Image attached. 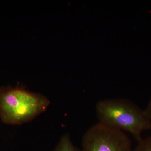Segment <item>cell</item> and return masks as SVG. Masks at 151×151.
I'll list each match as a JSON object with an SVG mask.
<instances>
[{
  "instance_id": "obj_4",
  "label": "cell",
  "mask_w": 151,
  "mask_h": 151,
  "mask_svg": "<svg viewBox=\"0 0 151 151\" xmlns=\"http://www.w3.org/2000/svg\"><path fill=\"white\" fill-rule=\"evenodd\" d=\"M52 151H81L73 145L68 134L63 135Z\"/></svg>"
},
{
  "instance_id": "obj_5",
  "label": "cell",
  "mask_w": 151,
  "mask_h": 151,
  "mask_svg": "<svg viewBox=\"0 0 151 151\" xmlns=\"http://www.w3.org/2000/svg\"><path fill=\"white\" fill-rule=\"evenodd\" d=\"M133 151H151V136L145 139H142Z\"/></svg>"
},
{
  "instance_id": "obj_2",
  "label": "cell",
  "mask_w": 151,
  "mask_h": 151,
  "mask_svg": "<svg viewBox=\"0 0 151 151\" xmlns=\"http://www.w3.org/2000/svg\"><path fill=\"white\" fill-rule=\"evenodd\" d=\"M50 101L22 85L0 88V119L5 124L19 125L32 121L46 111Z\"/></svg>"
},
{
  "instance_id": "obj_3",
  "label": "cell",
  "mask_w": 151,
  "mask_h": 151,
  "mask_svg": "<svg viewBox=\"0 0 151 151\" xmlns=\"http://www.w3.org/2000/svg\"><path fill=\"white\" fill-rule=\"evenodd\" d=\"M129 138L124 132L97 124L82 139L81 151H133Z\"/></svg>"
},
{
  "instance_id": "obj_1",
  "label": "cell",
  "mask_w": 151,
  "mask_h": 151,
  "mask_svg": "<svg viewBox=\"0 0 151 151\" xmlns=\"http://www.w3.org/2000/svg\"><path fill=\"white\" fill-rule=\"evenodd\" d=\"M95 111L98 124L104 127L128 132L136 140L142 139L145 131L151 129V119L145 110L124 99L100 100Z\"/></svg>"
},
{
  "instance_id": "obj_6",
  "label": "cell",
  "mask_w": 151,
  "mask_h": 151,
  "mask_svg": "<svg viewBox=\"0 0 151 151\" xmlns=\"http://www.w3.org/2000/svg\"><path fill=\"white\" fill-rule=\"evenodd\" d=\"M145 110L148 116L151 119V99L149 101L148 105Z\"/></svg>"
}]
</instances>
